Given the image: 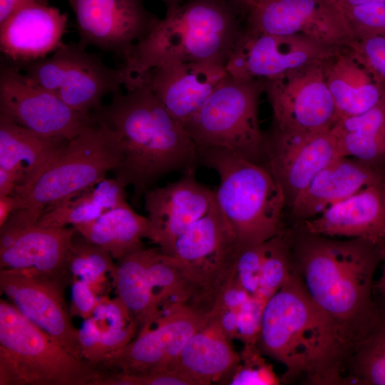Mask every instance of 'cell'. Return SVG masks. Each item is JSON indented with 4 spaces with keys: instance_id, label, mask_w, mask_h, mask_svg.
<instances>
[{
    "instance_id": "cell-1",
    "label": "cell",
    "mask_w": 385,
    "mask_h": 385,
    "mask_svg": "<svg viewBox=\"0 0 385 385\" xmlns=\"http://www.w3.org/2000/svg\"><path fill=\"white\" fill-rule=\"evenodd\" d=\"M257 345L265 356L285 366L283 381L347 384L351 341L312 299L294 267L265 304Z\"/></svg>"
},
{
    "instance_id": "cell-33",
    "label": "cell",
    "mask_w": 385,
    "mask_h": 385,
    "mask_svg": "<svg viewBox=\"0 0 385 385\" xmlns=\"http://www.w3.org/2000/svg\"><path fill=\"white\" fill-rule=\"evenodd\" d=\"M113 260L107 251L88 241L76 230L67 258L73 279L84 281L96 294H100L105 289L107 274L113 284L116 270Z\"/></svg>"
},
{
    "instance_id": "cell-5",
    "label": "cell",
    "mask_w": 385,
    "mask_h": 385,
    "mask_svg": "<svg viewBox=\"0 0 385 385\" xmlns=\"http://www.w3.org/2000/svg\"><path fill=\"white\" fill-rule=\"evenodd\" d=\"M121 158L118 135L107 123L96 118L69 140L63 152L38 178L15 189L12 195L16 209L5 225L14 230L35 225L46 211L106 178Z\"/></svg>"
},
{
    "instance_id": "cell-39",
    "label": "cell",
    "mask_w": 385,
    "mask_h": 385,
    "mask_svg": "<svg viewBox=\"0 0 385 385\" xmlns=\"http://www.w3.org/2000/svg\"><path fill=\"white\" fill-rule=\"evenodd\" d=\"M267 302L250 297L240 309L237 318L236 339L243 344H257Z\"/></svg>"
},
{
    "instance_id": "cell-9",
    "label": "cell",
    "mask_w": 385,
    "mask_h": 385,
    "mask_svg": "<svg viewBox=\"0 0 385 385\" xmlns=\"http://www.w3.org/2000/svg\"><path fill=\"white\" fill-rule=\"evenodd\" d=\"M14 64L69 107L83 112L97 110L105 96L123 86L120 68L107 66L79 43H63L49 57Z\"/></svg>"
},
{
    "instance_id": "cell-16",
    "label": "cell",
    "mask_w": 385,
    "mask_h": 385,
    "mask_svg": "<svg viewBox=\"0 0 385 385\" xmlns=\"http://www.w3.org/2000/svg\"><path fill=\"white\" fill-rule=\"evenodd\" d=\"M339 48L302 36L252 33L244 29L225 68L235 78L268 80L325 62Z\"/></svg>"
},
{
    "instance_id": "cell-44",
    "label": "cell",
    "mask_w": 385,
    "mask_h": 385,
    "mask_svg": "<svg viewBox=\"0 0 385 385\" xmlns=\"http://www.w3.org/2000/svg\"><path fill=\"white\" fill-rule=\"evenodd\" d=\"M16 200L13 195L0 197V227L3 226L16 209Z\"/></svg>"
},
{
    "instance_id": "cell-7",
    "label": "cell",
    "mask_w": 385,
    "mask_h": 385,
    "mask_svg": "<svg viewBox=\"0 0 385 385\" xmlns=\"http://www.w3.org/2000/svg\"><path fill=\"white\" fill-rule=\"evenodd\" d=\"M107 373L0 299V385H96Z\"/></svg>"
},
{
    "instance_id": "cell-38",
    "label": "cell",
    "mask_w": 385,
    "mask_h": 385,
    "mask_svg": "<svg viewBox=\"0 0 385 385\" xmlns=\"http://www.w3.org/2000/svg\"><path fill=\"white\" fill-rule=\"evenodd\" d=\"M96 385H192L191 383L170 369L152 373L125 374L107 373Z\"/></svg>"
},
{
    "instance_id": "cell-25",
    "label": "cell",
    "mask_w": 385,
    "mask_h": 385,
    "mask_svg": "<svg viewBox=\"0 0 385 385\" xmlns=\"http://www.w3.org/2000/svg\"><path fill=\"white\" fill-rule=\"evenodd\" d=\"M231 341L209 316L208 321L190 337L168 369L192 385L225 384L240 360V353Z\"/></svg>"
},
{
    "instance_id": "cell-47",
    "label": "cell",
    "mask_w": 385,
    "mask_h": 385,
    "mask_svg": "<svg viewBox=\"0 0 385 385\" xmlns=\"http://www.w3.org/2000/svg\"><path fill=\"white\" fill-rule=\"evenodd\" d=\"M240 9L242 15H245V13L248 7L255 4L260 0H231Z\"/></svg>"
},
{
    "instance_id": "cell-37",
    "label": "cell",
    "mask_w": 385,
    "mask_h": 385,
    "mask_svg": "<svg viewBox=\"0 0 385 385\" xmlns=\"http://www.w3.org/2000/svg\"><path fill=\"white\" fill-rule=\"evenodd\" d=\"M343 9L354 38L385 34V2Z\"/></svg>"
},
{
    "instance_id": "cell-22",
    "label": "cell",
    "mask_w": 385,
    "mask_h": 385,
    "mask_svg": "<svg viewBox=\"0 0 385 385\" xmlns=\"http://www.w3.org/2000/svg\"><path fill=\"white\" fill-rule=\"evenodd\" d=\"M295 226L315 235L385 244V183L365 188Z\"/></svg>"
},
{
    "instance_id": "cell-10",
    "label": "cell",
    "mask_w": 385,
    "mask_h": 385,
    "mask_svg": "<svg viewBox=\"0 0 385 385\" xmlns=\"http://www.w3.org/2000/svg\"><path fill=\"white\" fill-rule=\"evenodd\" d=\"M209 315L183 304L161 307L154 320L99 365L109 373H152L168 369L190 337Z\"/></svg>"
},
{
    "instance_id": "cell-19",
    "label": "cell",
    "mask_w": 385,
    "mask_h": 385,
    "mask_svg": "<svg viewBox=\"0 0 385 385\" xmlns=\"http://www.w3.org/2000/svg\"><path fill=\"white\" fill-rule=\"evenodd\" d=\"M227 76L222 66L168 61L150 67L125 88L147 87L184 127Z\"/></svg>"
},
{
    "instance_id": "cell-31",
    "label": "cell",
    "mask_w": 385,
    "mask_h": 385,
    "mask_svg": "<svg viewBox=\"0 0 385 385\" xmlns=\"http://www.w3.org/2000/svg\"><path fill=\"white\" fill-rule=\"evenodd\" d=\"M153 250L143 246L117 260L113 281L118 297L133 317L138 332L148 327L159 312L148 274Z\"/></svg>"
},
{
    "instance_id": "cell-42",
    "label": "cell",
    "mask_w": 385,
    "mask_h": 385,
    "mask_svg": "<svg viewBox=\"0 0 385 385\" xmlns=\"http://www.w3.org/2000/svg\"><path fill=\"white\" fill-rule=\"evenodd\" d=\"M32 4H48V0H0V24L16 11Z\"/></svg>"
},
{
    "instance_id": "cell-30",
    "label": "cell",
    "mask_w": 385,
    "mask_h": 385,
    "mask_svg": "<svg viewBox=\"0 0 385 385\" xmlns=\"http://www.w3.org/2000/svg\"><path fill=\"white\" fill-rule=\"evenodd\" d=\"M125 186L115 178H104L43 212L35 225L46 227L76 226L95 220L124 205Z\"/></svg>"
},
{
    "instance_id": "cell-40",
    "label": "cell",
    "mask_w": 385,
    "mask_h": 385,
    "mask_svg": "<svg viewBox=\"0 0 385 385\" xmlns=\"http://www.w3.org/2000/svg\"><path fill=\"white\" fill-rule=\"evenodd\" d=\"M98 302L96 294L86 282L80 279H73L69 308L71 316H77L83 319L91 317Z\"/></svg>"
},
{
    "instance_id": "cell-14",
    "label": "cell",
    "mask_w": 385,
    "mask_h": 385,
    "mask_svg": "<svg viewBox=\"0 0 385 385\" xmlns=\"http://www.w3.org/2000/svg\"><path fill=\"white\" fill-rule=\"evenodd\" d=\"M69 284L34 270L0 269V288L8 301L68 351L83 359L79 329L72 322L64 297Z\"/></svg>"
},
{
    "instance_id": "cell-15",
    "label": "cell",
    "mask_w": 385,
    "mask_h": 385,
    "mask_svg": "<svg viewBox=\"0 0 385 385\" xmlns=\"http://www.w3.org/2000/svg\"><path fill=\"white\" fill-rule=\"evenodd\" d=\"M77 24L79 43L114 53L128 61L134 47L159 19L143 0H66Z\"/></svg>"
},
{
    "instance_id": "cell-26",
    "label": "cell",
    "mask_w": 385,
    "mask_h": 385,
    "mask_svg": "<svg viewBox=\"0 0 385 385\" xmlns=\"http://www.w3.org/2000/svg\"><path fill=\"white\" fill-rule=\"evenodd\" d=\"M68 141L40 135L0 115V168L16 175L17 187L27 185L38 178Z\"/></svg>"
},
{
    "instance_id": "cell-45",
    "label": "cell",
    "mask_w": 385,
    "mask_h": 385,
    "mask_svg": "<svg viewBox=\"0 0 385 385\" xmlns=\"http://www.w3.org/2000/svg\"><path fill=\"white\" fill-rule=\"evenodd\" d=\"M383 269L378 281L374 284V293L376 294L374 301L377 306L385 309V256L383 260Z\"/></svg>"
},
{
    "instance_id": "cell-35",
    "label": "cell",
    "mask_w": 385,
    "mask_h": 385,
    "mask_svg": "<svg viewBox=\"0 0 385 385\" xmlns=\"http://www.w3.org/2000/svg\"><path fill=\"white\" fill-rule=\"evenodd\" d=\"M264 253L265 242L257 245L240 248L235 258L232 274V279L235 282L250 296L257 299H260Z\"/></svg>"
},
{
    "instance_id": "cell-3",
    "label": "cell",
    "mask_w": 385,
    "mask_h": 385,
    "mask_svg": "<svg viewBox=\"0 0 385 385\" xmlns=\"http://www.w3.org/2000/svg\"><path fill=\"white\" fill-rule=\"evenodd\" d=\"M93 113L118 135L122 158L113 170L115 178L125 187L131 185L135 199L168 173L196 170L195 143L147 87L119 91Z\"/></svg>"
},
{
    "instance_id": "cell-36",
    "label": "cell",
    "mask_w": 385,
    "mask_h": 385,
    "mask_svg": "<svg viewBox=\"0 0 385 385\" xmlns=\"http://www.w3.org/2000/svg\"><path fill=\"white\" fill-rule=\"evenodd\" d=\"M346 48L359 63L385 85V34L355 38Z\"/></svg>"
},
{
    "instance_id": "cell-34",
    "label": "cell",
    "mask_w": 385,
    "mask_h": 385,
    "mask_svg": "<svg viewBox=\"0 0 385 385\" xmlns=\"http://www.w3.org/2000/svg\"><path fill=\"white\" fill-rule=\"evenodd\" d=\"M282 379L277 375L273 366L265 358L257 344H244L240 360L228 376L225 384L278 385Z\"/></svg>"
},
{
    "instance_id": "cell-8",
    "label": "cell",
    "mask_w": 385,
    "mask_h": 385,
    "mask_svg": "<svg viewBox=\"0 0 385 385\" xmlns=\"http://www.w3.org/2000/svg\"><path fill=\"white\" fill-rule=\"evenodd\" d=\"M264 88L262 79L228 74L184 125L197 148L225 149L265 166L266 135L258 117Z\"/></svg>"
},
{
    "instance_id": "cell-46",
    "label": "cell",
    "mask_w": 385,
    "mask_h": 385,
    "mask_svg": "<svg viewBox=\"0 0 385 385\" xmlns=\"http://www.w3.org/2000/svg\"><path fill=\"white\" fill-rule=\"evenodd\" d=\"M342 8H349L373 3L385 2V0H337Z\"/></svg>"
},
{
    "instance_id": "cell-6",
    "label": "cell",
    "mask_w": 385,
    "mask_h": 385,
    "mask_svg": "<svg viewBox=\"0 0 385 385\" xmlns=\"http://www.w3.org/2000/svg\"><path fill=\"white\" fill-rule=\"evenodd\" d=\"M199 163L220 178L216 202L230 223L239 248L261 244L285 227L282 188L264 165L221 148H197Z\"/></svg>"
},
{
    "instance_id": "cell-24",
    "label": "cell",
    "mask_w": 385,
    "mask_h": 385,
    "mask_svg": "<svg viewBox=\"0 0 385 385\" xmlns=\"http://www.w3.org/2000/svg\"><path fill=\"white\" fill-rule=\"evenodd\" d=\"M385 173L357 158L339 156L319 171L289 207L295 225L369 186L384 183Z\"/></svg>"
},
{
    "instance_id": "cell-4",
    "label": "cell",
    "mask_w": 385,
    "mask_h": 385,
    "mask_svg": "<svg viewBox=\"0 0 385 385\" xmlns=\"http://www.w3.org/2000/svg\"><path fill=\"white\" fill-rule=\"evenodd\" d=\"M244 31V17L231 0H187L166 12L135 45L120 68L123 86L161 62L180 61L225 67Z\"/></svg>"
},
{
    "instance_id": "cell-23",
    "label": "cell",
    "mask_w": 385,
    "mask_h": 385,
    "mask_svg": "<svg viewBox=\"0 0 385 385\" xmlns=\"http://www.w3.org/2000/svg\"><path fill=\"white\" fill-rule=\"evenodd\" d=\"M68 15L49 4H32L0 24L1 51L14 63L43 58L58 50Z\"/></svg>"
},
{
    "instance_id": "cell-28",
    "label": "cell",
    "mask_w": 385,
    "mask_h": 385,
    "mask_svg": "<svg viewBox=\"0 0 385 385\" xmlns=\"http://www.w3.org/2000/svg\"><path fill=\"white\" fill-rule=\"evenodd\" d=\"M332 130L341 156L359 159L385 173V96L362 113L340 118Z\"/></svg>"
},
{
    "instance_id": "cell-29",
    "label": "cell",
    "mask_w": 385,
    "mask_h": 385,
    "mask_svg": "<svg viewBox=\"0 0 385 385\" xmlns=\"http://www.w3.org/2000/svg\"><path fill=\"white\" fill-rule=\"evenodd\" d=\"M88 241L107 251L116 261L143 247L150 232L147 217L128 204L115 207L88 223L73 226Z\"/></svg>"
},
{
    "instance_id": "cell-27",
    "label": "cell",
    "mask_w": 385,
    "mask_h": 385,
    "mask_svg": "<svg viewBox=\"0 0 385 385\" xmlns=\"http://www.w3.org/2000/svg\"><path fill=\"white\" fill-rule=\"evenodd\" d=\"M324 74L340 118L362 113L385 96V85L348 51H339L324 64Z\"/></svg>"
},
{
    "instance_id": "cell-12",
    "label": "cell",
    "mask_w": 385,
    "mask_h": 385,
    "mask_svg": "<svg viewBox=\"0 0 385 385\" xmlns=\"http://www.w3.org/2000/svg\"><path fill=\"white\" fill-rule=\"evenodd\" d=\"M244 29L252 33L302 36L336 48L346 47L354 38L337 0H260L246 10Z\"/></svg>"
},
{
    "instance_id": "cell-41",
    "label": "cell",
    "mask_w": 385,
    "mask_h": 385,
    "mask_svg": "<svg viewBox=\"0 0 385 385\" xmlns=\"http://www.w3.org/2000/svg\"><path fill=\"white\" fill-rule=\"evenodd\" d=\"M101 330L97 320L91 316L84 319L79 329V339L83 359L91 361L100 340Z\"/></svg>"
},
{
    "instance_id": "cell-21",
    "label": "cell",
    "mask_w": 385,
    "mask_h": 385,
    "mask_svg": "<svg viewBox=\"0 0 385 385\" xmlns=\"http://www.w3.org/2000/svg\"><path fill=\"white\" fill-rule=\"evenodd\" d=\"M75 232L73 226L33 225L0 235V269L34 270L71 284L67 258Z\"/></svg>"
},
{
    "instance_id": "cell-13",
    "label": "cell",
    "mask_w": 385,
    "mask_h": 385,
    "mask_svg": "<svg viewBox=\"0 0 385 385\" xmlns=\"http://www.w3.org/2000/svg\"><path fill=\"white\" fill-rule=\"evenodd\" d=\"M327 61L264 80L274 129L315 132L330 130L336 124L340 116L325 78Z\"/></svg>"
},
{
    "instance_id": "cell-48",
    "label": "cell",
    "mask_w": 385,
    "mask_h": 385,
    "mask_svg": "<svg viewBox=\"0 0 385 385\" xmlns=\"http://www.w3.org/2000/svg\"><path fill=\"white\" fill-rule=\"evenodd\" d=\"M166 6V12L176 9L187 0H162Z\"/></svg>"
},
{
    "instance_id": "cell-2",
    "label": "cell",
    "mask_w": 385,
    "mask_h": 385,
    "mask_svg": "<svg viewBox=\"0 0 385 385\" xmlns=\"http://www.w3.org/2000/svg\"><path fill=\"white\" fill-rule=\"evenodd\" d=\"M385 244L342 240L292 229L293 265L314 302L351 341L374 317V277Z\"/></svg>"
},
{
    "instance_id": "cell-11",
    "label": "cell",
    "mask_w": 385,
    "mask_h": 385,
    "mask_svg": "<svg viewBox=\"0 0 385 385\" xmlns=\"http://www.w3.org/2000/svg\"><path fill=\"white\" fill-rule=\"evenodd\" d=\"M0 115L40 135L67 140L96 120L93 112L71 108L14 63L1 66Z\"/></svg>"
},
{
    "instance_id": "cell-17",
    "label": "cell",
    "mask_w": 385,
    "mask_h": 385,
    "mask_svg": "<svg viewBox=\"0 0 385 385\" xmlns=\"http://www.w3.org/2000/svg\"><path fill=\"white\" fill-rule=\"evenodd\" d=\"M239 249L234 232L215 200L204 216L176 239L166 255L186 264L216 301L231 277Z\"/></svg>"
},
{
    "instance_id": "cell-18",
    "label": "cell",
    "mask_w": 385,
    "mask_h": 385,
    "mask_svg": "<svg viewBox=\"0 0 385 385\" xmlns=\"http://www.w3.org/2000/svg\"><path fill=\"white\" fill-rule=\"evenodd\" d=\"M341 156L332 129L266 135V168L282 188L289 207L315 175Z\"/></svg>"
},
{
    "instance_id": "cell-43",
    "label": "cell",
    "mask_w": 385,
    "mask_h": 385,
    "mask_svg": "<svg viewBox=\"0 0 385 385\" xmlns=\"http://www.w3.org/2000/svg\"><path fill=\"white\" fill-rule=\"evenodd\" d=\"M18 185V179L14 173L0 168V197L11 195Z\"/></svg>"
},
{
    "instance_id": "cell-32",
    "label": "cell",
    "mask_w": 385,
    "mask_h": 385,
    "mask_svg": "<svg viewBox=\"0 0 385 385\" xmlns=\"http://www.w3.org/2000/svg\"><path fill=\"white\" fill-rule=\"evenodd\" d=\"M376 307L372 319L352 342L347 384L385 385V309Z\"/></svg>"
},
{
    "instance_id": "cell-20",
    "label": "cell",
    "mask_w": 385,
    "mask_h": 385,
    "mask_svg": "<svg viewBox=\"0 0 385 385\" xmlns=\"http://www.w3.org/2000/svg\"><path fill=\"white\" fill-rule=\"evenodd\" d=\"M195 170L144 194L150 232L148 239L166 254L176 239L204 216L215 201V192L200 183Z\"/></svg>"
}]
</instances>
